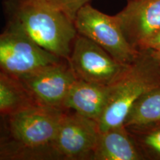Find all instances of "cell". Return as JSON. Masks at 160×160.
I'll return each instance as SVG.
<instances>
[{"mask_svg":"<svg viewBox=\"0 0 160 160\" xmlns=\"http://www.w3.org/2000/svg\"><path fill=\"white\" fill-rule=\"evenodd\" d=\"M115 17L127 41L139 52L160 30V0H128Z\"/></svg>","mask_w":160,"mask_h":160,"instance_id":"cell-9","label":"cell"},{"mask_svg":"<svg viewBox=\"0 0 160 160\" xmlns=\"http://www.w3.org/2000/svg\"><path fill=\"white\" fill-rule=\"evenodd\" d=\"M77 79L67 60L62 59L22 78L19 82L36 105L63 109L66 97Z\"/></svg>","mask_w":160,"mask_h":160,"instance_id":"cell-8","label":"cell"},{"mask_svg":"<svg viewBox=\"0 0 160 160\" xmlns=\"http://www.w3.org/2000/svg\"><path fill=\"white\" fill-rule=\"evenodd\" d=\"M35 105L19 80L0 71V114L10 115Z\"/></svg>","mask_w":160,"mask_h":160,"instance_id":"cell-12","label":"cell"},{"mask_svg":"<svg viewBox=\"0 0 160 160\" xmlns=\"http://www.w3.org/2000/svg\"><path fill=\"white\" fill-rule=\"evenodd\" d=\"M92 160H146L125 125L100 131Z\"/></svg>","mask_w":160,"mask_h":160,"instance_id":"cell-11","label":"cell"},{"mask_svg":"<svg viewBox=\"0 0 160 160\" xmlns=\"http://www.w3.org/2000/svg\"><path fill=\"white\" fill-rule=\"evenodd\" d=\"M160 120V86L144 94L136 102L124 125H141Z\"/></svg>","mask_w":160,"mask_h":160,"instance_id":"cell-13","label":"cell"},{"mask_svg":"<svg viewBox=\"0 0 160 160\" xmlns=\"http://www.w3.org/2000/svg\"><path fill=\"white\" fill-rule=\"evenodd\" d=\"M65 111L35 105L6 116L18 159H54L53 144Z\"/></svg>","mask_w":160,"mask_h":160,"instance_id":"cell-2","label":"cell"},{"mask_svg":"<svg viewBox=\"0 0 160 160\" xmlns=\"http://www.w3.org/2000/svg\"><path fill=\"white\" fill-rule=\"evenodd\" d=\"M151 50V51H160V30L154 35L152 36L144 44L139 51Z\"/></svg>","mask_w":160,"mask_h":160,"instance_id":"cell-17","label":"cell"},{"mask_svg":"<svg viewBox=\"0 0 160 160\" xmlns=\"http://www.w3.org/2000/svg\"><path fill=\"white\" fill-rule=\"evenodd\" d=\"M113 85H105L77 79L72 85L63 104V109L74 111L99 122L102 115Z\"/></svg>","mask_w":160,"mask_h":160,"instance_id":"cell-10","label":"cell"},{"mask_svg":"<svg viewBox=\"0 0 160 160\" xmlns=\"http://www.w3.org/2000/svg\"><path fill=\"white\" fill-rule=\"evenodd\" d=\"M77 33L91 39L125 65L135 61L139 52L136 51L124 36L115 16H109L86 4L74 19Z\"/></svg>","mask_w":160,"mask_h":160,"instance_id":"cell-4","label":"cell"},{"mask_svg":"<svg viewBox=\"0 0 160 160\" xmlns=\"http://www.w3.org/2000/svg\"><path fill=\"white\" fill-rule=\"evenodd\" d=\"M159 86L160 65L148 51H139L125 74L113 85L108 102L98 122L99 131L124 125L136 102Z\"/></svg>","mask_w":160,"mask_h":160,"instance_id":"cell-3","label":"cell"},{"mask_svg":"<svg viewBox=\"0 0 160 160\" xmlns=\"http://www.w3.org/2000/svg\"><path fill=\"white\" fill-rule=\"evenodd\" d=\"M5 28L22 33L42 48L67 60L77 31L67 15L40 0H3Z\"/></svg>","mask_w":160,"mask_h":160,"instance_id":"cell-1","label":"cell"},{"mask_svg":"<svg viewBox=\"0 0 160 160\" xmlns=\"http://www.w3.org/2000/svg\"><path fill=\"white\" fill-rule=\"evenodd\" d=\"M99 133L97 122L66 110L53 144L54 159L92 160Z\"/></svg>","mask_w":160,"mask_h":160,"instance_id":"cell-7","label":"cell"},{"mask_svg":"<svg viewBox=\"0 0 160 160\" xmlns=\"http://www.w3.org/2000/svg\"><path fill=\"white\" fill-rule=\"evenodd\" d=\"M42 2L59 10L74 22L77 12L91 0H40Z\"/></svg>","mask_w":160,"mask_h":160,"instance_id":"cell-16","label":"cell"},{"mask_svg":"<svg viewBox=\"0 0 160 160\" xmlns=\"http://www.w3.org/2000/svg\"><path fill=\"white\" fill-rule=\"evenodd\" d=\"M125 127L137 143L146 160H160V120Z\"/></svg>","mask_w":160,"mask_h":160,"instance_id":"cell-14","label":"cell"},{"mask_svg":"<svg viewBox=\"0 0 160 160\" xmlns=\"http://www.w3.org/2000/svg\"><path fill=\"white\" fill-rule=\"evenodd\" d=\"M146 51H148L160 65V51H151V50H146Z\"/></svg>","mask_w":160,"mask_h":160,"instance_id":"cell-18","label":"cell"},{"mask_svg":"<svg viewBox=\"0 0 160 160\" xmlns=\"http://www.w3.org/2000/svg\"><path fill=\"white\" fill-rule=\"evenodd\" d=\"M67 61L77 79L105 85L117 82L130 65L121 63L101 46L79 33Z\"/></svg>","mask_w":160,"mask_h":160,"instance_id":"cell-5","label":"cell"},{"mask_svg":"<svg viewBox=\"0 0 160 160\" xmlns=\"http://www.w3.org/2000/svg\"><path fill=\"white\" fill-rule=\"evenodd\" d=\"M6 116L0 114V160L18 159V152L10 133Z\"/></svg>","mask_w":160,"mask_h":160,"instance_id":"cell-15","label":"cell"},{"mask_svg":"<svg viewBox=\"0 0 160 160\" xmlns=\"http://www.w3.org/2000/svg\"><path fill=\"white\" fill-rule=\"evenodd\" d=\"M62 59L19 32L5 28L0 33V71L19 81Z\"/></svg>","mask_w":160,"mask_h":160,"instance_id":"cell-6","label":"cell"}]
</instances>
